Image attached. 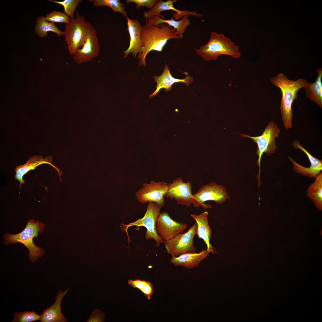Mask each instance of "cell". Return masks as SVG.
Instances as JSON below:
<instances>
[{
  "instance_id": "28",
  "label": "cell",
  "mask_w": 322,
  "mask_h": 322,
  "mask_svg": "<svg viewBox=\"0 0 322 322\" xmlns=\"http://www.w3.org/2000/svg\"><path fill=\"white\" fill-rule=\"evenodd\" d=\"M48 1L62 5L64 9V13L69 16L71 20L74 18V14L77 7L83 1L82 0H65L63 1Z\"/></svg>"
},
{
  "instance_id": "4",
  "label": "cell",
  "mask_w": 322,
  "mask_h": 322,
  "mask_svg": "<svg viewBox=\"0 0 322 322\" xmlns=\"http://www.w3.org/2000/svg\"><path fill=\"white\" fill-rule=\"evenodd\" d=\"M239 47L235 45L230 39L226 37L223 33L219 34L211 32L210 39L205 45H202L195 50L205 61L216 59L221 55H229L238 58L241 55Z\"/></svg>"
},
{
  "instance_id": "6",
  "label": "cell",
  "mask_w": 322,
  "mask_h": 322,
  "mask_svg": "<svg viewBox=\"0 0 322 322\" xmlns=\"http://www.w3.org/2000/svg\"><path fill=\"white\" fill-rule=\"evenodd\" d=\"M280 132V130L274 121L270 122L267 126L262 134L261 135L253 137L245 134H240L244 138H249L253 140L257 145L258 148L256 152L258 156L256 162L259 167L258 179V185L260 184V174L261 171V162L263 154L265 153L267 155L275 153V150L278 148L275 145V139L278 137Z\"/></svg>"
},
{
  "instance_id": "26",
  "label": "cell",
  "mask_w": 322,
  "mask_h": 322,
  "mask_svg": "<svg viewBox=\"0 0 322 322\" xmlns=\"http://www.w3.org/2000/svg\"><path fill=\"white\" fill-rule=\"evenodd\" d=\"M95 7L107 6L110 8L115 13L119 12L127 16L124 4L119 0H89Z\"/></svg>"
},
{
  "instance_id": "33",
  "label": "cell",
  "mask_w": 322,
  "mask_h": 322,
  "mask_svg": "<svg viewBox=\"0 0 322 322\" xmlns=\"http://www.w3.org/2000/svg\"><path fill=\"white\" fill-rule=\"evenodd\" d=\"M145 281H146L144 280L139 279L134 280L129 279L128 280V283L133 287L140 290L145 284Z\"/></svg>"
},
{
  "instance_id": "29",
  "label": "cell",
  "mask_w": 322,
  "mask_h": 322,
  "mask_svg": "<svg viewBox=\"0 0 322 322\" xmlns=\"http://www.w3.org/2000/svg\"><path fill=\"white\" fill-rule=\"evenodd\" d=\"M46 20L53 23H69L70 18L64 13L54 10L47 14L45 17Z\"/></svg>"
},
{
  "instance_id": "17",
  "label": "cell",
  "mask_w": 322,
  "mask_h": 322,
  "mask_svg": "<svg viewBox=\"0 0 322 322\" xmlns=\"http://www.w3.org/2000/svg\"><path fill=\"white\" fill-rule=\"evenodd\" d=\"M52 159L51 156L43 158L41 156L34 155L30 157L26 164L16 166L15 170L16 174L14 176L15 179L19 182V188L24 183L23 179L24 175L30 171L34 170L36 167L44 164H49L54 168L58 172L61 180V176L62 172L59 168L52 164Z\"/></svg>"
},
{
  "instance_id": "8",
  "label": "cell",
  "mask_w": 322,
  "mask_h": 322,
  "mask_svg": "<svg viewBox=\"0 0 322 322\" xmlns=\"http://www.w3.org/2000/svg\"><path fill=\"white\" fill-rule=\"evenodd\" d=\"M161 207L156 203L149 202L144 216L134 222L123 225L125 230L126 231L128 227L133 226H143L147 229L145 239H153L156 242V247L160 246L161 243L164 242L157 232L156 224Z\"/></svg>"
},
{
  "instance_id": "24",
  "label": "cell",
  "mask_w": 322,
  "mask_h": 322,
  "mask_svg": "<svg viewBox=\"0 0 322 322\" xmlns=\"http://www.w3.org/2000/svg\"><path fill=\"white\" fill-rule=\"evenodd\" d=\"M314 182L310 184L306 191V195L314 202L319 210L322 209V173L320 172L315 177Z\"/></svg>"
},
{
  "instance_id": "14",
  "label": "cell",
  "mask_w": 322,
  "mask_h": 322,
  "mask_svg": "<svg viewBox=\"0 0 322 322\" xmlns=\"http://www.w3.org/2000/svg\"><path fill=\"white\" fill-rule=\"evenodd\" d=\"M293 145L295 148L300 149L307 156L310 164L309 167H306L297 163L290 156L288 159L293 164V169L297 173L309 177H315L322 170V160L314 157L305 148L298 140L293 142Z\"/></svg>"
},
{
  "instance_id": "20",
  "label": "cell",
  "mask_w": 322,
  "mask_h": 322,
  "mask_svg": "<svg viewBox=\"0 0 322 322\" xmlns=\"http://www.w3.org/2000/svg\"><path fill=\"white\" fill-rule=\"evenodd\" d=\"M208 214L207 211H205L199 215L190 214L191 217L196 221L197 225L196 234L199 238L202 239L206 244L207 250L209 252L216 254V250L210 243L212 234V231L208 222Z\"/></svg>"
},
{
  "instance_id": "18",
  "label": "cell",
  "mask_w": 322,
  "mask_h": 322,
  "mask_svg": "<svg viewBox=\"0 0 322 322\" xmlns=\"http://www.w3.org/2000/svg\"><path fill=\"white\" fill-rule=\"evenodd\" d=\"M154 78L157 83L156 89L152 94L149 96L150 98L155 96L162 89H164L166 92L171 90L172 86L175 83L182 82L188 86L193 81V77L187 75H186L185 77L183 79L175 78L173 77L170 73L168 66L166 64L165 65L162 74L159 76H154Z\"/></svg>"
},
{
  "instance_id": "30",
  "label": "cell",
  "mask_w": 322,
  "mask_h": 322,
  "mask_svg": "<svg viewBox=\"0 0 322 322\" xmlns=\"http://www.w3.org/2000/svg\"><path fill=\"white\" fill-rule=\"evenodd\" d=\"M105 314L100 309H94L87 320V322H103Z\"/></svg>"
},
{
  "instance_id": "1",
  "label": "cell",
  "mask_w": 322,
  "mask_h": 322,
  "mask_svg": "<svg viewBox=\"0 0 322 322\" xmlns=\"http://www.w3.org/2000/svg\"><path fill=\"white\" fill-rule=\"evenodd\" d=\"M181 39L176 32L175 29L165 23L157 25L148 26L145 24L142 26L141 37L143 47V52L139 54V66H146L145 59L151 51L161 52L170 39Z\"/></svg>"
},
{
  "instance_id": "19",
  "label": "cell",
  "mask_w": 322,
  "mask_h": 322,
  "mask_svg": "<svg viewBox=\"0 0 322 322\" xmlns=\"http://www.w3.org/2000/svg\"><path fill=\"white\" fill-rule=\"evenodd\" d=\"M69 287L64 291L59 290L55 302L51 306L44 309L41 315V322H66L67 319L62 313L61 305L64 297L67 294Z\"/></svg>"
},
{
  "instance_id": "5",
  "label": "cell",
  "mask_w": 322,
  "mask_h": 322,
  "mask_svg": "<svg viewBox=\"0 0 322 322\" xmlns=\"http://www.w3.org/2000/svg\"><path fill=\"white\" fill-rule=\"evenodd\" d=\"M69 54L74 55L83 45L87 35L85 18L77 12L76 18L66 24L63 32Z\"/></svg>"
},
{
  "instance_id": "7",
  "label": "cell",
  "mask_w": 322,
  "mask_h": 322,
  "mask_svg": "<svg viewBox=\"0 0 322 322\" xmlns=\"http://www.w3.org/2000/svg\"><path fill=\"white\" fill-rule=\"evenodd\" d=\"M230 198L224 185H218L215 182H211L201 187L193 195L192 204L195 208H211L210 205L205 202L213 201L217 204H222Z\"/></svg>"
},
{
  "instance_id": "16",
  "label": "cell",
  "mask_w": 322,
  "mask_h": 322,
  "mask_svg": "<svg viewBox=\"0 0 322 322\" xmlns=\"http://www.w3.org/2000/svg\"><path fill=\"white\" fill-rule=\"evenodd\" d=\"M177 1V0H168L165 1L162 0H158L151 9L144 12V17L146 20L156 16H160L164 18V17L160 14L161 12L170 10H173L176 12V13H172V15L173 18L177 20L185 15H191L198 17H201L203 16L202 14L197 13L194 12H191L189 10H180L177 9L173 5L174 3Z\"/></svg>"
},
{
  "instance_id": "15",
  "label": "cell",
  "mask_w": 322,
  "mask_h": 322,
  "mask_svg": "<svg viewBox=\"0 0 322 322\" xmlns=\"http://www.w3.org/2000/svg\"><path fill=\"white\" fill-rule=\"evenodd\" d=\"M125 16L127 20L130 41L129 48L123 51L124 58L126 57L130 53L136 58L137 54L141 53L143 49L141 40L142 26L137 20L130 19L127 15Z\"/></svg>"
},
{
  "instance_id": "25",
  "label": "cell",
  "mask_w": 322,
  "mask_h": 322,
  "mask_svg": "<svg viewBox=\"0 0 322 322\" xmlns=\"http://www.w3.org/2000/svg\"><path fill=\"white\" fill-rule=\"evenodd\" d=\"M36 24L35 27V32L40 38H44L47 35V32L51 31L57 34L58 36L64 35L63 32L60 31L54 23L47 21L43 16L37 17Z\"/></svg>"
},
{
  "instance_id": "12",
  "label": "cell",
  "mask_w": 322,
  "mask_h": 322,
  "mask_svg": "<svg viewBox=\"0 0 322 322\" xmlns=\"http://www.w3.org/2000/svg\"><path fill=\"white\" fill-rule=\"evenodd\" d=\"M156 227L157 233L165 242L182 233L187 225L172 219L168 213L164 211L159 215Z\"/></svg>"
},
{
  "instance_id": "32",
  "label": "cell",
  "mask_w": 322,
  "mask_h": 322,
  "mask_svg": "<svg viewBox=\"0 0 322 322\" xmlns=\"http://www.w3.org/2000/svg\"><path fill=\"white\" fill-rule=\"evenodd\" d=\"M148 300H150L154 292L152 284L149 282L146 281L143 287L140 290Z\"/></svg>"
},
{
  "instance_id": "23",
  "label": "cell",
  "mask_w": 322,
  "mask_h": 322,
  "mask_svg": "<svg viewBox=\"0 0 322 322\" xmlns=\"http://www.w3.org/2000/svg\"><path fill=\"white\" fill-rule=\"evenodd\" d=\"M318 75L314 83H308L305 88L306 94V97L314 101L321 108L322 107V70L321 68L317 69Z\"/></svg>"
},
{
  "instance_id": "10",
  "label": "cell",
  "mask_w": 322,
  "mask_h": 322,
  "mask_svg": "<svg viewBox=\"0 0 322 322\" xmlns=\"http://www.w3.org/2000/svg\"><path fill=\"white\" fill-rule=\"evenodd\" d=\"M87 23V35L85 43L73 55V59L77 64L91 61L98 56L100 51L96 30L90 23Z\"/></svg>"
},
{
  "instance_id": "21",
  "label": "cell",
  "mask_w": 322,
  "mask_h": 322,
  "mask_svg": "<svg viewBox=\"0 0 322 322\" xmlns=\"http://www.w3.org/2000/svg\"><path fill=\"white\" fill-rule=\"evenodd\" d=\"M209 253L207 249H203L198 253H187L178 256H172L170 262L175 266L192 269L197 267L204 259L208 256Z\"/></svg>"
},
{
  "instance_id": "3",
  "label": "cell",
  "mask_w": 322,
  "mask_h": 322,
  "mask_svg": "<svg viewBox=\"0 0 322 322\" xmlns=\"http://www.w3.org/2000/svg\"><path fill=\"white\" fill-rule=\"evenodd\" d=\"M44 225L38 220L34 219L27 221L25 227L20 233L16 234L7 233L3 236L4 243L7 245L15 243H20L24 245L29 251L28 256L30 261L34 262L45 255L44 250L41 247L35 245L33 242L34 238L38 237L39 233L43 232Z\"/></svg>"
},
{
  "instance_id": "27",
  "label": "cell",
  "mask_w": 322,
  "mask_h": 322,
  "mask_svg": "<svg viewBox=\"0 0 322 322\" xmlns=\"http://www.w3.org/2000/svg\"><path fill=\"white\" fill-rule=\"evenodd\" d=\"M13 315L14 318L12 321L13 322H31L40 321L41 318V315L34 311L18 312L14 313Z\"/></svg>"
},
{
  "instance_id": "9",
  "label": "cell",
  "mask_w": 322,
  "mask_h": 322,
  "mask_svg": "<svg viewBox=\"0 0 322 322\" xmlns=\"http://www.w3.org/2000/svg\"><path fill=\"white\" fill-rule=\"evenodd\" d=\"M197 225L195 222L185 233L178 235L164 242L167 253L171 256H178L187 253H196L193 239L196 234Z\"/></svg>"
},
{
  "instance_id": "11",
  "label": "cell",
  "mask_w": 322,
  "mask_h": 322,
  "mask_svg": "<svg viewBox=\"0 0 322 322\" xmlns=\"http://www.w3.org/2000/svg\"><path fill=\"white\" fill-rule=\"evenodd\" d=\"M168 185L169 183L163 182H157L151 181L149 184H143L142 188L136 193V197L141 203L154 202L162 207L165 205L164 197Z\"/></svg>"
},
{
  "instance_id": "22",
  "label": "cell",
  "mask_w": 322,
  "mask_h": 322,
  "mask_svg": "<svg viewBox=\"0 0 322 322\" xmlns=\"http://www.w3.org/2000/svg\"><path fill=\"white\" fill-rule=\"evenodd\" d=\"M190 23V19L188 18V15L183 16L182 19L179 21L174 19L173 17L170 19L166 20L162 18L160 16H156L146 20L145 24L151 26L157 25L162 23L167 24L175 29L176 33L182 39L183 38V34Z\"/></svg>"
},
{
  "instance_id": "2",
  "label": "cell",
  "mask_w": 322,
  "mask_h": 322,
  "mask_svg": "<svg viewBox=\"0 0 322 322\" xmlns=\"http://www.w3.org/2000/svg\"><path fill=\"white\" fill-rule=\"evenodd\" d=\"M270 82L279 88L282 94L280 107L282 120L284 128L288 129L292 127V105L297 97V93L301 88L308 85L307 80L300 78L294 81L289 79L282 73H280L270 79Z\"/></svg>"
},
{
  "instance_id": "31",
  "label": "cell",
  "mask_w": 322,
  "mask_h": 322,
  "mask_svg": "<svg viewBox=\"0 0 322 322\" xmlns=\"http://www.w3.org/2000/svg\"><path fill=\"white\" fill-rule=\"evenodd\" d=\"M158 0H127L126 3L134 2L136 4V7L138 9L142 6L146 7L148 8L151 9L158 2Z\"/></svg>"
},
{
  "instance_id": "13",
  "label": "cell",
  "mask_w": 322,
  "mask_h": 322,
  "mask_svg": "<svg viewBox=\"0 0 322 322\" xmlns=\"http://www.w3.org/2000/svg\"><path fill=\"white\" fill-rule=\"evenodd\" d=\"M193 195L190 182H185L180 177L169 183L168 189L164 197L174 199L177 204L188 207L192 204Z\"/></svg>"
}]
</instances>
